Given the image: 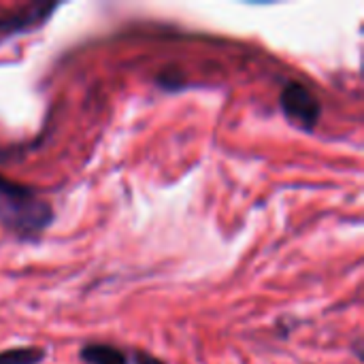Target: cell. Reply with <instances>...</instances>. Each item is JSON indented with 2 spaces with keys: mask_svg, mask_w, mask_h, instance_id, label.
Segmentation results:
<instances>
[{
  "mask_svg": "<svg viewBox=\"0 0 364 364\" xmlns=\"http://www.w3.org/2000/svg\"><path fill=\"white\" fill-rule=\"evenodd\" d=\"M53 209L34 190L0 177V224L17 239H38L51 224Z\"/></svg>",
  "mask_w": 364,
  "mask_h": 364,
  "instance_id": "6da1fadb",
  "label": "cell"
},
{
  "mask_svg": "<svg viewBox=\"0 0 364 364\" xmlns=\"http://www.w3.org/2000/svg\"><path fill=\"white\" fill-rule=\"evenodd\" d=\"M279 107L286 119L301 130H314L322 117V105L318 96L299 81H290L284 85L279 94Z\"/></svg>",
  "mask_w": 364,
  "mask_h": 364,
  "instance_id": "7a4b0ae2",
  "label": "cell"
},
{
  "mask_svg": "<svg viewBox=\"0 0 364 364\" xmlns=\"http://www.w3.org/2000/svg\"><path fill=\"white\" fill-rule=\"evenodd\" d=\"M79 358L85 364H166L147 352H136L111 343H87L81 348Z\"/></svg>",
  "mask_w": 364,
  "mask_h": 364,
  "instance_id": "3957f363",
  "label": "cell"
},
{
  "mask_svg": "<svg viewBox=\"0 0 364 364\" xmlns=\"http://www.w3.org/2000/svg\"><path fill=\"white\" fill-rule=\"evenodd\" d=\"M55 9H58V4H30V6H23L15 13L2 15L0 17V34H17V32L36 28Z\"/></svg>",
  "mask_w": 364,
  "mask_h": 364,
  "instance_id": "277c9868",
  "label": "cell"
},
{
  "mask_svg": "<svg viewBox=\"0 0 364 364\" xmlns=\"http://www.w3.org/2000/svg\"><path fill=\"white\" fill-rule=\"evenodd\" d=\"M45 360L43 348H11L0 352V364H41Z\"/></svg>",
  "mask_w": 364,
  "mask_h": 364,
  "instance_id": "5b68a950",
  "label": "cell"
}]
</instances>
